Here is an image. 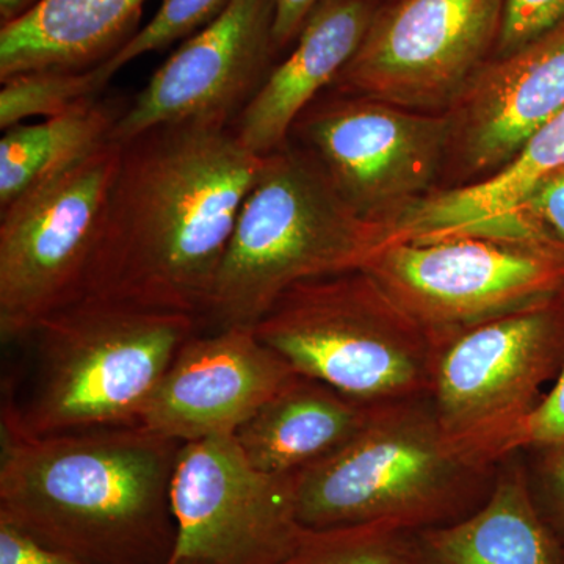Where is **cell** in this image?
Returning <instances> with one entry per match:
<instances>
[{
    "label": "cell",
    "mask_w": 564,
    "mask_h": 564,
    "mask_svg": "<svg viewBox=\"0 0 564 564\" xmlns=\"http://www.w3.org/2000/svg\"><path fill=\"white\" fill-rule=\"evenodd\" d=\"M254 332L293 372L356 402L430 395L434 345L367 270L299 282Z\"/></svg>",
    "instance_id": "cell-6"
},
{
    "label": "cell",
    "mask_w": 564,
    "mask_h": 564,
    "mask_svg": "<svg viewBox=\"0 0 564 564\" xmlns=\"http://www.w3.org/2000/svg\"><path fill=\"white\" fill-rule=\"evenodd\" d=\"M558 563L564 564V540L560 541Z\"/></svg>",
    "instance_id": "cell-32"
},
{
    "label": "cell",
    "mask_w": 564,
    "mask_h": 564,
    "mask_svg": "<svg viewBox=\"0 0 564 564\" xmlns=\"http://www.w3.org/2000/svg\"><path fill=\"white\" fill-rule=\"evenodd\" d=\"M182 443L141 425L36 436L0 422V519L88 564H170Z\"/></svg>",
    "instance_id": "cell-2"
},
{
    "label": "cell",
    "mask_w": 564,
    "mask_h": 564,
    "mask_svg": "<svg viewBox=\"0 0 564 564\" xmlns=\"http://www.w3.org/2000/svg\"><path fill=\"white\" fill-rule=\"evenodd\" d=\"M380 3L323 0L284 61L232 122L247 150L263 158L288 143L300 115L333 87L358 51Z\"/></svg>",
    "instance_id": "cell-16"
},
{
    "label": "cell",
    "mask_w": 564,
    "mask_h": 564,
    "mask_svg": "<svg viewBox=\"0 0 564 564\" xmlns=\"http://www.w3.org/2000/svg\"><path fill=\"white\" fill-rule=\"evenodd\" d=\"M254 328L192 336L177 352L139 425L180 443L234 434L295 377Z\"/></svg>",
    "instance_id": "cell-15"
},
{
    "label": "cell",
    "mask_w": 564,
    "mask_h": 564,
    "mask_svg": "<svg viewBox=\"0 0 564 564\" xmlns=\"http://www.w3.org/2000/svg\"><path fill=\"white\" fill-rule=\"evenodd\" d=\"M434 348L467 329L564 295L552 243L462 232L381 245L362 265Z\"/></svg>",
    "instance_id": "cell-7"
},
{
    "label": "cell",
    "mask_w": 564,
    "mask_h": 564,
    "mask_svg": "<svg viewBox=\"0 0 564 564\" xmlns=\"http://www.w3.org/2000/svg\"><path fill=\"white\" fill-rule=\"evenodd\" d=\"M530 494L538 514L558 541L564 540V448L530 452Z\"/></svg>",
    "instance_id": "cell-27"
},
{
    "label": "cell",
    "mask_w": 564,
    "mask_h": 564,
    "mask_svg": "<svg viewBox=\"0 0 564 564\" xmlns=\"http://www.w3.org/2000/svg\"><path fill=\"white\" fill-rule=\"evenodd\" d=\"M276 0H229L185 40L122 111L111 141L124 143L159 126H232L278 65Z\"/></svg>",
    "instance_id": "cell-13"
},
{
    "label": "cell",
    "mask_w": 564,
    "mask_h": 564,
    "mask_svg": "<svg viewBox=\"0 0 564 564\" xmlns=\"http://www.w3.org/2000/svg\"><path fill=\"white\" fill-rule=\"evenodd\" d=\"M505 0H381L332 90L445 111L499 44Z\"/></svg>",
    "instance_id": "cell-11"
},
{
    "label": "cell",
    "mask_w": 564,
    "mask_h": 564,
    "mask_svg": "<svg viewBox=\"0 0 564 564\" xmlns=\"http://www.w3.org/2000/svg\"><path fill=\"white\" fill-rule=\"evenodd\" d=\"M110 77L102 66L88 69H40L2 80L0 128L2 131L31 118L58 117L80 104L98 98Z\"/></svg>",
    "instance_id": "cell-23"
},
{
    "label": "cell",
    "mask_w": 564,
    "mask_h": 564,
    "mask_svg": "<svg viewBox=\"0 0 564 564\" xmlns=\"http://www.w3.org/2000/svg\"><path fill=\"white\" fill-rule=\"evenodd\" d=\"M384 239L383 226L359 217L321 165L289 140L265 155L204 317L217 329L254 328L293 285L362 269Z\"/></svg>",
    "instance_id": "cell-4"
},
{
    "label": "cell",
    "mask_w": 564,
    "mask_h": 564,
    "mask_svg": "<svg viewBox=\"0 0 564 564\" xmlns=\"http://www.w3.org/2000/svg\"><path fill=\"white\" fill-rule=\"evenodd\" d=\"M198 318L85 296L41 323L39 380L18 410L36 436L139 425Z\"/></svg>",
    "instance_id": "cell-5"
},
{
    "label": "cell",
    "mask_w": 564,
    "mask_h": 564,
    "mask_svg": "<svg viewBox=\"0 0 564 564\" xmlns=\"http://www.w3.org/2000/svg\"><path fill=\"white\" fill-rule=\"evenodd\" d=\"M172 505V562L280 564L303 530L292 477L252 466L234 434L182 444Z\"/></svg>",
    "instance_id": "cell-12"
},
{
    "label": "cell",
    "mask_w": 564,
    "mask_h": 564,
    "mask_svg": "<svg viewBox=\"0 0 564 564\" xmlns=\"http://www.w3.org/2000/svg\"><path fill=\"white\" fill-rule=\"evenodd\" d=\"M522 452L499 463L485 502L462 521L415 533L419 564H560V541L538 514Z\"/></svg>",
    "instance_id": "cell-18"
},
{
    "label": "cell",
    "mask_w": 564,
    "mask_h": 564,
    "mask_svg": "<svg viewBox=\"0 0 564 564\" xmlns=\"http://www.w3.org/2000/svg\"><path fill=\"white\" fill-rule=\"evenodd\" d=\"M126 107L101 95L58 117L6 129L0 139V209L109 143Z\"/></svg>",
    "instance_id": "cell-21"
},
{
    "label": "cell",
    "mask_w": 564,
    "mask_h": 564,
    "mask_svg": "<svg viewBox=\"0 0 564 564\" xmlns=\"http://www.w3.org/2000/svg\"><path fill=\"white\" fill-rule=\"evenodd\" d=\"M0 564H88L40 543L31 534L0 519Z\"/></svg>",
    "instance_id": "cell-29"
},
{
    "label": "cell",
    "mask_w": 564,
    "mask_h": 564,
    "mask_svg": "<svg viewBox=\"0 0 564 564\" xmlns=\"http://www.w3.org/2000/svg\"><path fill=\"white\" fill-rule=\"evenodd\" d=\"M87 295L204 317L265 155L231 126L177 122L124 141Z\"/></svg>",
    "instance_id": "cell-1"
},
{
    "label": "cell",
    "mask_w": 564,
    "mask_h": 564,
    "mask_svg": "<svg viewBox=\"0 0 564 564\" xmlns=\"http://www.w3.org/2000/svg\"><path fill=\"white\" fill-rule=\"evenodd\" d=\"M564 362V295L434 348L432 399L448 443L496 469Z\"/></svg>",
    "instance_id": "cell-8"
},
{
    "label": "cell",
    "mask_w": 564,
    "mask_h": 564,
    "mask_svg": "<svg viewBox=\"0 0 564 564\" xmlns=\"http://www.w3.org/2000/svg\"><path fill=\"white\" fill-rule=\"evenodd\" d=\"M564 24V0H505L502 32L496 54H510Z\"/></svg>",
    "instance_id": "cell-26"
},
{
    "label": "cell",
    "mask_w": 564,
    "mask_h": 564,
    "mask_svg": "<svg viewBox=\"0 0 564 564\" xmlns=\"http://www.w3.org/2000/svg\"><path fill=\"white\" fill-rule=\"evenodd\" d=\"M415 533L389 524L303 527L280 564H419Z\"/></svg>",
    "instance_id": "cell-22"
},
{
    "label": "cell",
    "mask_w": 564,
    "mask_h": 564,
    "mask_svg": "<svg viewBox=\"0 0 564 564\" xmlns=\"http://www.w3.org/2000/svg\"><path fill=\"white\" fill-rule=\"evenodd\" d=\"M170 564H206V563L193 562V560H180V562H172Z\"/></svg>",
    "instance_id": "cell-33"
},
{
    "label": "cell",
    "mask_w": 564,
    "mask_h": 564,
    "mask_svg": "<svg viewBox=\"0 0 564 564\" xmlns=\"http://www.w3.org/2000/svg\"><path fill=\"white\" fill-rule=\"evenodd\" d=\"M563 110L564 24L486 62L445 110L451 187L499 170Z\"/></svg>",
    "instance_id": "cell-14"
},
{
    "label": "cell",
    "mask_w": 564,
    "mask_h": 564,
    "mask_svg": "<svg viewBox=\"0 0 564 564\" xmlns=\"http://www.w3.org/2000/svg\"><path fill=\"white\" fill-rule=\"evenodd\" d=\"M147 0H40L0 25V82L40 69H88L135 35Z\"/></svg>",
    "instance_id": "cell-20"
},
{
    "label": "cell",
    "mask_w": 564,
    "mask_h": 564,
    "mask_svg": "<svg viewBox=\"0 0 564 564\" xmlns=\"http://www.w3.org/2000/svg\"><path fill=\"white\" fill-rule=\"evenodd\" d=\"M556 448H564V362L536 410L516 434L510 455Z\"/></svg>",
    "instance_id": "cell-28"
},
{
    "label": "cell",
    "mask_w": 564,
    "mask_h": 564,
    "mask_svg": "<svg viewBox=\"0 0 564 564\" xmlns=\"http://www.w3.org/2000/svg\"><path fill=\"white\" fill-rule=\"evenodd\" d=\"M326 91L300 115L289 140L321 165L359 217L386 231L443 174L447 115Z\"/></svg>",
    "instance_id": "cell-10"
},
{
    "label": "cell",
    "mask_w": 564,
    "mask_h": 564,
    "mask_svg": "<svg viewBox=\"0 0 564 564\" xmlns=\"http://www.w3.org/2000/svg\"><path fill=\"white\" fill-rule=\"evenodd\" d=\"M563 170L564 110L489 176L458 187L434 188L423 196L386 229L384 243L462 232L489 234Z\"/></svg>",
    "instance_id": "cell-17"
},
{
    "label": "cell",
    "mask_w": 564,
    "mask_h": 564,
    "mask_svg": "<svg viewBox=\"0 0 564 564\" xmlns=\"http://www.w3.org/2000/svg\"><path fill=\"white\" fill-rule=\"evenodd\" d=\"M228 3L229 0H162L161 9L151 21L137 31L109 61L101 63L104 73L111 79L118 70L141 55L161 51L174 41L187 39L214 20Z\"/></svg>",
    "instance_id": "cell-24"
},
{
    "label": "cell",
    "mask_w": 564,
    "mask_h": 564,
    "mask_svg": "<svg viewBox=\"0 0 564 564\" xmlns=\"http://www.w3.org/2000/svg\"><path fill=\"white\" fill-rule=\"evenodd\" d=\"M122 144L109 141L0 209V336H33L87 295Z\"/></svg>",
    "instance_id": "cell-9"
},
{
    "label": "cell",
    "mask_w": 564,
    "mask_h": 564,
    "mask_svg": "<svg viewBox=\"0 0 564 564\" xmlns=\"http://www.w3.org/2000/svg\"><path fill=\"white\" fill-rule=\"evenodd\" d=\"M492 470L448 443L430 395L373 404L347 444L292 475L296 518L306 529H437L485 502Z\"/></svg>",
    "instance_id": "cell-3"
},
{
    "label": "cell",
    "mask_w": 564,
    "mask_h": 564,
    "mask_svg": "<svg viewBox=\"0 0 564 564\" xmlns=\"http://www.w3.org/2000/svg\"><path fill=\"white\" fill-rule=\"evenodd\" d=\"M372 408L296 373L234 437L252 466L292 477L347 444Z\"/></svg>",
    "instance_id": "cell-19"
},
{
    "label": "cell",
    "mask_w": 564,
    "mask_h": 564,
    "mask_svg": "<svg viewBox=\"0 0 564 564\" xmlns=\"http://www.w3.org/2000/svg\"><path fill=\"white\" fill-rule=\"evenodd\" d=\"M489 234L552 243L564 252V170Z\"/></svg>",
    "instance_id": "cell-25"
},
{
    "label": "cell",
    "mask_w": 564,
    "mask_h": 564,
    "mask_svg": "<svg viewBox=\"0 0 564 564\" xmlns=\"http://www.w3.org/2000/svg\"><path fill=\"white\" fill-rule=\"evenodd\" d=\"M40 0H0V25L24 17Z\"/></svg>",
    "instance_id": "cell-31"
},
{
    "label": "cell",
    "mask_w": 564,
    "mask_h": 564,
    "mask_svg": "<svg viewBox=\"0 0 564 564\" xmlns=\"http://www.w3.org/2000/svg\"><path fill=\"white\" fill-rule=\"evenodd\" d=\"M323 0H276L273 36L276 50L288 52Z\"/></svg>",
    "instance_id": "cell-30"
}]
</instances>
